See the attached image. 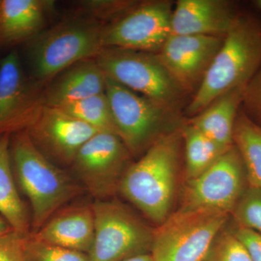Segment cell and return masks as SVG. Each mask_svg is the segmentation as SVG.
Segmentation results:
<instances>
[{
	"mask_svg": "<svg viewBox=\"0 0 261 261\" xmlns=\"http://www.w3.org/2000/svg\"><path fill=\"white\" fill-rule=\"evenodd\" d=\"M10 156L16 183L30 203L31 232L85 190L64 168L40 152L24 130L10 136Z\"/></svg>",
	"mask_w": 261,
	"mask_h": 261,
	"instance_id": "obj_1",
	"label": "cell"
},
{
	"mask_svg": "<svg viewBox=\"0 0 261 261\" xmlns=\"http://www.w3.org/2000/svg\"><path fill=\"white\" fill-rule=\"evenodd\" d=\"M181 140V128L160 137L129 165L120 182L118 191L158 226L170 216Z\"/></svg>",
	"mask_w": 261,
	"mask_h": 261,
	"instance_id": "obj_2",
	"label": "cell"
},
{
	"mask_svg": "<svg viewBox=\"0 0 261 261\" xmlns=\"http://www.w3.org/2000/svg\"><path fill=\"white\" fill-rule=\"evenodd\" d=\"M261 67V20L242 14L187 108L195 116L233 89L245 87Z\"/></svg>",
	"mask_w": 261,
	"mask_h": 261,
	"instance_id": "obj_3",
	"label": "cell"
},
{
	"mask_svg": "<svg viewBox=\"0 0 261 261\" xmlns=\"http://www.w3.org/2000/svg\"><path fill=\"white\" fill-rule=\"evenodd\" d=\"M105 27L76 15L39 33L27 43L30 78L42 87L75 63L97 58Z\"/></svg>",
	"mask_w": 261,
	"mask_h": 261,
	"instance_id": "obj_4",
	"label": "cell"
},
{
	"mask_svg": "<svg viewBox=\"0 0 261 261\" xmlns=\"http://www.w3.org/2000/svg\"><path fill=\"white\" fill-rule=\"evenodd\" d=\"M96 61L105 75L117 83L180 113L187 92L170 74L157 55L105 48Z\"/></svg>",
	"mask_w": 261,
	"mask_h": 261,
	"instance_id": "obj_5",
	"label": "cell"
},
{
	"mask_svg": "<svg viewBox=\"0 0 261 261\" xmlns=\"http://www.w3.org/2000/svg\"><path fill=\"white\" fill-rule=\"evenodd\" d=\"M106 94L118 136L132 155L145 152L160 137L176 130L171 126L179 121L180 113L130 90L107 75Z\"/></svg>",
	"mask_w": 261,
	"mask_h": 261,
	"instance_id": "obj_6",
	"label": "cell"
},
{
	"mask_svg": "<svg viewBox=\"0 0 261 261\" xmlns=\"http://www.w3.org/2000/svg\"><path fill=\"white\" fill-rule=\"evenodd\" d=\"M229 214L211 210H178L153 230L152 261H203Z\"/></svg>",
	"mask_w": 261,
	"mask_h": 261,
	"instance_id": "obj_7",
	"label": "cell"
},
{
	"mask_svg": "<svg viewBox=\"0 0 261 261\" xmlns=\"http://www.w3.org/2000/svg\"><path fill=\"white\" fill-rule=\"evenodd\" d=\"M94 238L91 261H124L149 254L153 229L127 206L113 200L92 203Z\"/></svg>",
	"mask_w": 261,
	"mask_h": 261,
	"instance_id": "obj_8",
	"label": "cell"
},
{
	"mask_svg": "<svg viewBox=\"0 0 261 261\" xmlns=\"http://www.w3.org/2000/svg\"><path fill=\"white\" fill-rule=\"evenodd\" d=\"M130 155L118 135L98 132L81 147L70 168L94 200H109L119 188Z\"/></svg>",
	"mask_w": 261,
	"mask_h": 261,
	"instance_id": "obj_9",
	"label": "cell"
},
{
	"mask_svg": "<svg viewBox=\"0 0 261 261\" xmlns=\"http://www.w3.org/2000/svg\"><path fill=\"white\" fill-rule=\"evenodd\" d=\"M248 187L243 160L234 145L205 172L187 180L180 210H211L231 215Z\"/></svg>",
	"mask_w": 261,
	"mask_h": 261,
	"instance_id": "obj_10",
	"label": "cell"
},
{
	"mask_svg": "<svg viewBox=\"0 0 261 261\" xmlns=\"http://www.w3.org/2000/svg\"><path fill=\"white\" fill-rule=\"evenodd\" d=\"M173 4L169 1L140 3L103 31L105 48L159 53L171 35Z\"/></svg>",
	"mask_w": 261,
	"mask_h": 261,
	"instance_id": "obj_11",
	"label": "cell"
},
{
	"mask_svg": "<svg viewBox=\"0 0 261 261\" xmlns=\"http://www.w3.org/2000/svg\"><path fill=\"white\" fill-rule=\"evenodd\" d=\"M24 132L40 152L63 168H70L81 147L99 132L61 108L47 106Z\"/></svg>",
	"mask_w": 261,
	"mask_h": 261,
	"instance_id": "obj_12",
	"label": "cell"
},
{
	"mask_svg": "<svg viewBox=\"0 0 261 261\" xmlns=\"http://www.w3.org/2000/svg\"><path fill=\"white\" fill-rule=\"evenodd\" d=\"M42 87L24 73L16 51L0 62V136L27 130L43 102Z\"/></svg>",
	"mask_w": 261,
	"mask_h": 261,
	"instance_id": "obj_13",
	"label": "cell"
},
{
	"mask_svg": "<svg viewBox=\"0 0 261 261\" xmlns=\"http://www.w3.org/2000/svg\"><path fill=\"white\" fill-rule=\"evenodd\" d=\"M224 37L171 35L156 55L170 74L188 93L198 89Z\"/></svg>",
	"mask_w": 261,
	"mask_h": 261,
	"instance_id": "obj_14",
	"label": "cell"
},
{
	"mask_svg": "<svg viewBox=\"0 0 261 261\" xmlns=\"http://www.w3.org/2000/svg\"><path fill=\"white\" fill-rule=\"evenodd\" d=\"M241 15L225 0H178L173 7L171 35L224 37Z\"/></svg>",
	"mask_w": 261,
	"mask_h": 261,
	"instance_id": "obj_15",
	"label": "cell"
},
{
	"mask_svg": "<svg viewBox=\"0 0 261 261\" xmlns=\"http://www.w3.org/2000/svg\"><path fill=\"white\" fill-rule=\"evenodd\" d=\"M34 240L89 254L94 238V216L92 204L66 205L35 232Z\"/></svg>",
	"mask_w": 261,
	"mask_h": 261,
	"instance_id": "obj_16",
	"label": "cell"
},
{
	"mask_svg": "<svg viewBox=\"0 0 261 261\" xmlns=\"http://www.w3.org/2000/svg\"><path fill=\"white\" fill-rule=\"evenodd\" d=\"M105 92L106 75L92 58L75 63L51 81L43 90V102L59 108Z\"/></svg>",
	"mask_w": 261,
	"mask_h": 261,
	"instance_id": "obj_17",
	"label": "cell"
},
{
	"mask_svg": "<svg viewBox=\"0 0 261 261\" xmlns=\"http://www.w3.org/2000/svg\"><path fill=\"white\" fill-rule=\"evenodd\" d=\"M54 5L47 0H0V46L30 42L42 32Z\"/></svg>",
	"mask_w": 261,
	"mask_h": 261,
	"instance_id": "obj_18",
	"label": "cell"
},
{
	"mask_svg": "<svg viewBox=\"0 0 261 261\" xmlns=\"http://www.w3.org/2000/svg\"><path fill=\"white\" fill-rule=\"evenodd\" d=\"M245 88L233 89L223 94L188 123L221 147H232L233 127Z\"/></svg>",
	"mask_w": 261,
	"mask_h": 261,
	"instance_id": "obj_19",
	"label": "cell"
},
{
	"mask_svg": "<svg viewBox=\"0 0 261 261\" xmlns=\"http://www.w3.org/2000/svg\"><path fill=\"white\" fill-rule=\"evenodd\" d=\"M10 136H0V216L14 231L29 234L32 216L17 187L10 156Z\"/></svg>",
	"mask_w": 261,
	"mask_h": 261,
	"instance_id": "obj_20",
	"label": "cell"
},
{
	"mask_svg": "<svg viewBox=\"0 0 261 261\" xmlns=\"http://www.w3.org/2000/svg\"><path fill=\"white\" fill-rule=\"evenodd\" d=\"M233 142L243 160L248 186L261 190V126L241 108L233 127Z\"/></svg>",
	"mask_w": 261,
	"mask_h": 261,
	"instance_id": "obj_21",
	"label": "cell"
},
{
	"mask_svg": "<svg viewBox=\"0 0 261 261\" xmlns=\"http://www.w3.org/2000/svg\"><path fill=\"white\" fill-rule=\"evenodd\" d=\"M181 132L185 143L187 180L205 172L229 149L218 145L190 123L182 126Z\"/></svg>",
	"mask_w": 261,
	"mask_h": 261,
	"instance_id": "obj_22",
	"label": "cell"
},
{
	"mask_svg": "<svg viewBox=\"0 0 261 261\" xmlns=\"http://www.w3.org/2000/svg\"><path fill=\"white\" fill-rule=\"evenodd\" d=\"M59 108L67 114L93 127L98 132L118 136L112 110L106 92L65 105Z\"/></svg>",
	"mask_w": 261,
	"mask_h": 261,
	"instance_id": "obj_23",
	"label": "cell"
},
{
	"mask_svg": "<svg viewBox=\"0 0 261 261\" xmlns=\"http://www.w3.org/2000/svg\"><path fill=\"white\" fill-rule=\"evenodd\" d=\"M140 4L128 0H84L76 3L77 15L108 25L128 14Z\"/></svg>",
	"mask_w": 261,
	"mask_h": 261,
	"instance_id": "obj_24",
	"label": "cell"
},
{
	"mask_svg": "<svg viewBox=\"0 0 261 261\" xmlns=\"http://www.w3.org/2000/svg\"><path fill=\"white\" fill-rule=\"evenodd\" d=\"M238 226L261 234V190L248 186L231 213Z\"/></svg>",
	"mask_w": 261,
	"mask_h": 261,
	"instance_id": "obj_25",
	"label": "cell"
},
{
	"mask_svg": "<svg viewBox=\"0 0 261 261\" xmlns=\"http://www.w3.org/2000/svg\"><path fill=\"white\" fill-rule=\"evenodd\" d=\"M27 261H91L89 254L27 237Z\"/></svg>",
	"mask_w": 261,
	"mask_h": 261,
	"instance_id": "obj_26",
	"label": "cell"
},
{
	"mask_svg": "<svg viewBox=\"0 0 261 261\" xmlns=\"http://www.w3.org/2000/svg\"><path fill=\"white\" fill-rule=\"evenodd\" d=\"M203 261H252L234 233L222 231L215 239Z\"/></svg>",
	"mask_w": 261,
	"mask_h": 261,
	"instance_id": "obj_27",
	"label": "cell"
},
{
	"mask_svg": "<svg viewBox=\"0 0 261 261\" xmlns=\"http://www.w3.org/2000/svg\"><path fill=\"white\" fill-rule=\"evenodd\" d=\"M241 109L250 119L261 126V67L245 87Z\"/></svg>",
	"mask_w": 261,
	"mask_h": 261,
	"instance_id": "obj_28",
	"label": "cell"
},
{
	"mask_svg": "<svg viewBox=\"0 0 261 261\" xmlns=\"http://www.w3.org/2000/svg\"><path fill=\"white\" fill-rule=\"evenodd\" d=\"M29 234L12 230L1 235L0 261H27V241Z\"/></svg>",
	"mask_w": 261,
	"mask_h": 261,
	"instance_id": "obj_29",
	"label": "cell"
},
{
	"mask_svg": "<svg viewBox=\"0 0 261 261\" xmlns=\"http://www.w3.org/2000/svg\"><path fill=\"white\" fill-rule=\"evenodd\" d=\"M233 233L246 249L252 261H261L260 233L240 226Z\"/></svg>",
	"mask_w": 261,
	"mask_h": 261,
	"instance_id": "obj_30",
	"label": "cell"
},
{
	"mask_svg": "<svg viewBox=\"0 0 261 261\" xmlns=\"http://www.w3.org/2000/svg\"><path fill=\"white\" fill-rule=\"evenodd\" d=\"M13 228L10 227L8 223L1 216H0V236L12 231Z\"/></svg>",
	"mask_w": 261,
	"mask_h": 261,
	"instance_id": "obj_31",
	"label": "cell"
},
{
	"mask_svg": "<svg viewBox=\"0 0 261 261\" xmlns=\"http://www.w3.org/2000/svg\"><path fill=\"white\" fill-rule=\"evenodd\" d=\"M124 261H152V257H151L150 254H144V255H138L132 257V258L128 259Z\"/></svg>",
	"mask_w": 261,
	"mask_h": 261,
	"instance_id": "obj_32",
	"label": "cell"
},
{
	"mask_svg": "<svg viewBox=\"0 0 261 261\" xmlns=\"http://www.w3.org/2000/svg\"><path fill=\"white\" fill-rule=\"evenodd\" d=\"M254 4L259 10H261V0H256V1L254 2Z\"/></svg>",
	"mask_w": 261,
	"mask_h": 261,
	"instance_id": "obj_33",
	"label": "cell"
}]
</instances>
